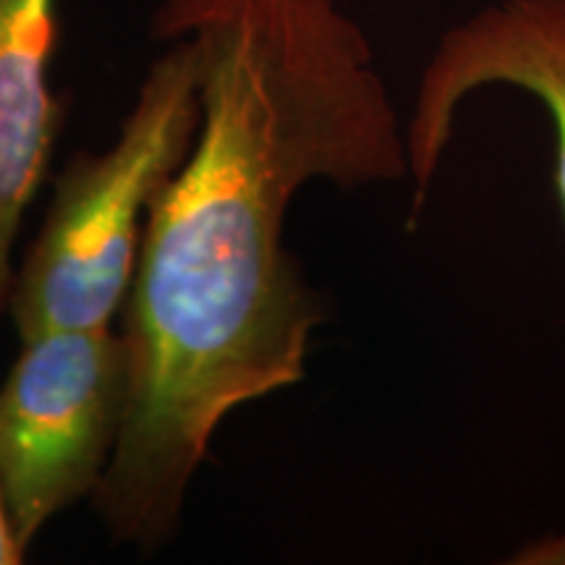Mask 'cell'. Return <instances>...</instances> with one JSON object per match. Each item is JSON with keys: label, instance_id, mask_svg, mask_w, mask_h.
Segmentation results:
<instances>
[{"label": "cell", "instance_id": "cell-1", "mask_svg": "<svg viewBox=\"0 0 565 565\" xmlns=\"http://www.w3.org/2000/svg\"><path fill=\"white\" fill-rule=\"evenodd\" d=\"M152 34L192 42L200 126L147 212L118 330L124 424L92 492L113 540L147 553L223 422L307 377L324 303L286 249L296 196L408 181L406 118L338 0H162Z\"/></svg>", "mask_w": 565, "mask_h": 565}, {"label": "cell", "instance_id": "cell-2", "mask_svg": "<svg viewBox=\"0 0 565 565\" xmlns=\"http://www.w3.org/2000/svg\"><path fill=\"white\" fill-rule=\"evenodd\" d=\"M152 61L121 131L55 179L45 223L13 270L9 312L19 341L45 330L113 328L121 317L147 212L192 147L200 87L192 42Z\"/></svg>", "mask_w": 565, "mask_h": 565}, {"label": "cell", "instance_id": "cell-3", "mask_svg": "<svg viewBox=\"0 0 565 565\" xmlns=\"http://www.w3.org/2000/svg\"><path fill=\"white\" fill-rule=\"evenodd\" d=\"M126 387L116 328L45 330L21 341L0 385V492L24 547L97 490L121 433Z\"/></svg>", "mask_w": 565, "mask_h": 565}, {"label": "cell", "instance_id": "cell-4", "mask_svg": "<svg viewBox=\"0 0 565 565\" xmlns=\"http://www.w3.org/2000/svg\"><path fill=\"white\" fill-rule=\"evenodd\" d=\"M519 89L545 108L553 124V183L565 223V0H492L435 42L406 118L408 228L454 141L458 113L482 89Z\"/></svg>", "mask_w": 565, "mask_h": 565}, {"label": "cell", "instance_id": "cell-5", "mask_svg": "<svg viewBox=\"0 0 565 565\" xmlns=\"http://www.w3.org/2000/svg\"><path fill=\"white\" fill-rule=\"evenodd\" d=\"M55 0H0V312L9 307L13 246L45 179L63 108L51 87Z\"/></svg>", "mask_w": 565, "mask_h": 565}, {"label": "cell", "instance_id": "cell-6", "mask_svg": "<svg viewBox=\"0 0 565 565\" xmlns=\"http://www.w3.org/2000/svg\"><path fill=\"white\" fill-rule=\"evenodd\" d=\"M511 563H565V534L542 536L515 553Z\"/></svg>", "mask_w": 565, "mask_h": 565}, {"label": "cell", "instance_id": "cell-7", "mask_svg": "<svg viewBox=\"0 0 565 565\" xmlns=\"http://www.w3.org/2000/svg\"><path fill=\"white\" fill-rule=\"evenodd\" d=\"M26 547L21 545L17 532H13L9 511H6L3 492H0V565H19L24 563Z\"/></svg>", "mask_w": 565, "mask_h": 565}]
</instances>
